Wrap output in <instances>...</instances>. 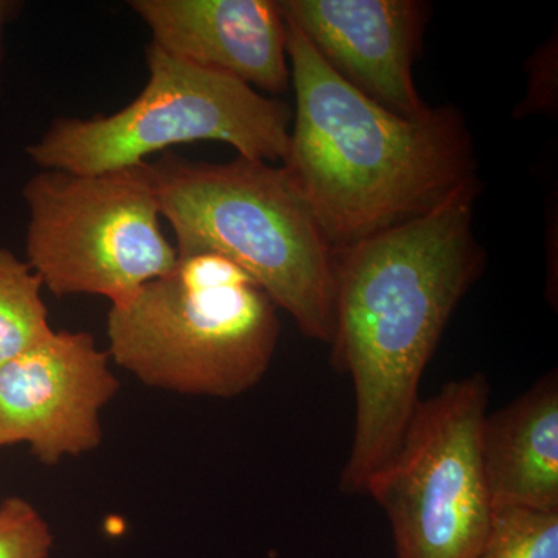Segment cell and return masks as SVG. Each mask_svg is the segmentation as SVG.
Listing matches in <instances>:
<instances>
[{"label":"cell","mask_w":558,"mask_h":558,"mask_svg":"<svg viewBox=\"0 0 558 558\" xmlns=\"http://www.w3.org/2000/svg\"><path fill=\"white\" fill-rule=\"evenodd\" d=\"M490 385L483 373L421 399L396 453L363 494L387 513L396 558H475L494 508L481 462Z\"/></svg>","instance_id":"obj_7"},{"label":"cell","mask_w":558,"mask_h":558,"mask_svg":"<svg viewBox=\"0 0 558 558\" xmlns=\"http://www.w3.org/2000/svg\"><path fill=\"white\" fill-rule=\"evenodd\" d=\"M53 534L38 509L21 497L0 502V558H49Z\"/></svg>","instance_id":"obj_14"},{"label":"cell","mask_w":558,"mask_h":558,"mask_svg":"<svg viewBox=\"0 0 558 558\" xmlns=\"http://www.w3.org/2000/svg\"><path fill=\"white\" fill-rule=\"evenodd\" d=\"M475 558H558V512L495 509Z\"/></svg>","instance_id":"obj_13"},{"label":"cell","mask_w":558,"mask_h":558,"mask_svg":"<svg viewBox=\"0 0 558 558\" xmlns=\"http://www.w3.org/2000/svg\"><path fill=\"white\" fill-rule=\"evenodd\" d=\"M43 281L27 260L0 247V365L53 332Z\"/></svg>","instance_id":"obj_12"},{"label":"cell","mask_w":558,"mask_h":558,"mask_svg":"<svg viewBox=\"0 0 558 558\" xmlns=\"http://www.w3.org/2000/svg\"><path fill=\"white\" fill-rule=\"evenodd\" d=\"M284 20L349 84L403 117L429 106L418 97L413 64L427 22L417 0H281Z\"/></svg>","instance_id":"obj_9"},{"label":"cell","mask_w":558,"mask_h":558,"mask_svg":"<svg viewBox=\"0 0 558 558\" xmlns=\"http://www.w3.org/2000/svg\"><path fill=\"white\" fill-rule=\"evenodd\" d=\"M119 391L94 336L53 330L0 365V449L25 444L47 468L90 453L102 442L101 411Z\"/></svg>","instance_id":"obj_8"},{"label":"cell","mask_w":558,"mask_h":558,"mask_svg":"<svg viewBox=\"0 0 558 558\" xmlns=\"http://www.w3.org/2000/svg\"><path fill=\"white\" fill-rule=\"evenodd\" d=\"M150 44L253 89L290 86L284 14L274 0H131Z\"/></svg>","instance_id":"obj_10"},{"label":"cell","mask_w":558,"mask_h":558,"mask_svg":"<svg viewBox=\"0 0 558 558\" xmlns=\"http://www.w3.org/2000/svg\"><path fill=\"white\" fill-rule=\"evenodd\" d=\"M277 310L223 256H179L170 274L110 303L109 357L146 387L236 398L270 368L281 330Z\"/></svg>","instance_id":"obj_4"},{"label":"cell","mask_w":558,"mask_h":558,"mask_svg":"<svg viewBox=\"0 0 558 558\" xmlns=\"http://www.w3.org/2000/svg\"><path fill=\"white\" fill-rule=\"evenodd\" d=\"M20 10V2L0 0V94H2L3 32H5L7 24L16 16Z\"/></svg>","instance_id":"obj_15"},{"label":"cell","mask_w":558,"mask_h":558,"mask_svg":"<svg viewBox=\"0 0 558 558\" xmlns=\"http://www.w3.org/2000/svg\"><path fill=\"white\" fill-rule=\"evenodd\" d=\"M481 462L492 508L558 512L557 371L505 409L487 413Z\"/></svg>","instance_id":"obj_11"},{"label":"cell","mask_w":558,"mask_h":558,"mask_svg":"<svg viewBox=\"0 0 558 558\" xmlns=\"http://www.w3.org/2000/svg\"><path fill=\"white\" fill-rule=\"evenodd\" d=\"M148 83L112 116L58 119L27 148L40 170L101 174L197 142L233 146L245 159L284 161L292 112L241 81L197 68L149 44Z\"/></svg>","instance_id":"obj_5"},{"label":"cell","mask_w":558,"mask_h":558,"mask_svg":"<svg viewBox=\"0 0 558 558\" xmlns=\"http://www.w3.org/2000/svg\"><path fill=\"white\" fill-rule=\"evenodd\" d=\"M478 194L475 180L432 211L336 250L329 347L355 396L343 494H363L398 450L447 323L484 269L472 227Z\"/></svg>","instance_id":"obj_1"},{"label":"cell","mask_w":558,"mask_h":558,"mask_svg":"<svg viewBox=\"0 0 558 558\" xmlns=\"http://www.w3.org/2000/svg\"><path fill=\"white\" fill-rule=\"evenodd\" d=\"M178 255L216 253L236 264L301 333L330 344L336 250L289 172L269 161H148Z\"/></svg>","instance_id":"obj_3"},{"label":"cell","mask_w":558,"mask_h":558,"mask_svg":"<svg viewBox=\"0 0 558 558\" xmlns=\"http://www.w3.org/2000/svg\"><path fill=\"white\" fill-rule=\"evenodd\" d=\"M286 32L295 116L282 168L333 250L418 218L478 180L454 106L391 112L341 78L288 21Z\"/></svg>","instance_id":"obj_2"},{"label":"cell","mask_w":558,"mask_h":558,"mask_svg":"<svg viewBox=\"0 0 558 558\" xmlns=\"http://www.w3.org/2000/svg\"><path fill=\"white\" fill-rule=\"evenodd\" d=\"M22 196L27 263L58 299L98 295L116 303L178 264L161 230L148 161L101 174L40 170Z\"/></svg>","instance_id":"obj_6"}]
</instances>
